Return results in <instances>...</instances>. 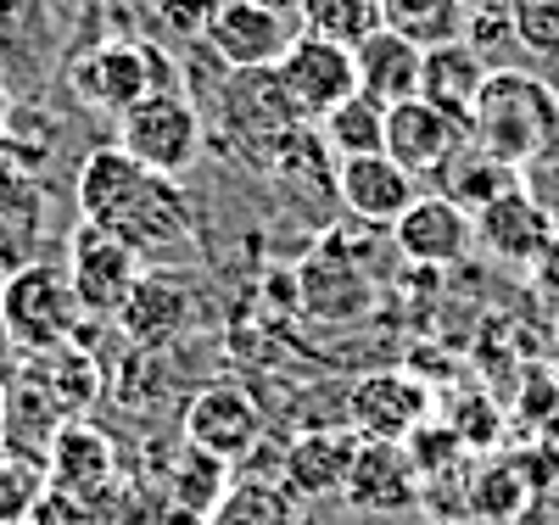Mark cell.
<instances>
[{"label":"cell","instance_id":"obj_1","mask_svg":"<svg viewBox=\"0 0 559 525\" xmlns=\"http://www.w3.org/2000/svg\"><path fill=\"white\" fill-rule=\"evenodd\" d=\"M73 202L84 224L112 229L118 241H129L140 258L179 247L197 229L191 196L179 190V179H163L152 168H140L123 146H96L79 163Z\"/></svg>","mask_w":559,"mask_h":525},{"label":"cell","instance_id":"obj_2","mask_svg":"<svg viewBox=\"0 0 559 525\" xmlns=\"http://www.w3.org/2000/svg\"><path fill=\"white\" fill-rule=\"evenodd\" d=\"M554 129H559V95L548 90V79L515 62L487 73L476 107H471V123H464L471 146H481L487 157L521 168V174L548 152Z\"/></svg>","mask_w":559,"mask_h":525},{"label":"cell","instance_id":"obj_3","mask_svg":"<svg viewBox=\"0 0 559 525\" xmlns=\"http://www.w3.org/2000/svg\"><path fill=\"white\" fill-rule=\"evenodd\" d=\"M0 336L17 353H45V347L84 336V308L73 297L62 263L28 258L0 279Z\"/></svg>","mask_w":559,"mask_h":525},{"label":"cell","instance_id":"obj_4","mask_svg":"<svg viewBox=\"0 0 559 525\" xmlns=\"http://www.w3.org/2000/svg\"><path fill=\"white\" fill-rule=\"evenodd\" d=\"M68 84L84 107L123 118L146 95L174 90V68L163 57V45H152V39H102L68 62Z\"/></svg>","mask_w":559,"mask_h":525},{"label":"cell","instance_id":"obj_5","mask_svg":"<svg viewBox=\"0 0 559 525\" xmlns=\"http://www.w3.org/2000/svg\"><path fill=\"white\" fill-rule=\"evenodd\" d=\"M118 146L163 179H179L202 163V146H207V123L197 112L191 95L179 90H163V95H146L140 107H129L118 118Z\"/></svg>","mask_w":559,"mask_h":525},{"label":"cell","instance_id":"obj_6","mask_svg":"<svg viewBox=\"0 0 559 525\" xmlns=\"http://www.w3.org/2000/svg\"><path fill=\"white\" fill-rule=\"evenodd\" d=\"M68 285L84 308V319H118V308L129 302L134 279H140V252L129 241H118L102 224H73L68 235Z\"/></svg>","mask_w":559,"mask_h":525},{"label":"cell","instance_id":"obj_7","mask_svg":"<svg viewBox=\"0 0 559 525\" xmlns=\"http://www.w3.org/2000/svg\"><path fill=\"white\" fill-rule=\"evenodd\" d=\"M437 414V392L408 369H369L347 386V431L364 442H408Z\"/></svg>","mask_w":559,"mask_h":525},{"label":"cell","instance_id":"obj_8","mask_svg":"<svg viewBox=\"0 0 559 525\" xmlns=\"http://www.w3.org/2000/svg\"><path fill=\"white\" fill-rule=\"evenodd\" d=\"M376 297H381L376 274L358 263V252L342 235H331V241L297 263V302L319 324H353L364 313H376Z\"/></svg>","mask_w":559,"mask_h":525},{"label":"cell","instance_id":"obj_9","mask_svg":"<svg viewBox=\"0 0 559 525\" xmlns=\"http://www.w3.org/2000/svg\"><path fill=\"white\" fill-rule=\"evenodd\" d=\"M274 73H280V84H286V95H292V107L302 112V118H324L331 107H342L347 95H358V73H353V51L347 45H336V39H319V34H292V45H286V57L274 62Z\"/></svg>","mask_w":559,"mask_h":525},{"label":"cell","instance_id":"obj_10","mask_svg":"<svg viewBox=\"0 0 559 525\" xmlns=\"http://www.w3.org/2000/svg\"><path fill=\"white\" fill-rule=\"evenodd\" d=\"M185 448H197L218 464H241L263 442V408L241 386H202L185 403Z\"/></svg>","mask_w":559,"mask_h":525},{"label":"cell","instance_id":"obj_11","mask_svg":"<svg viewBox=\"0 0 559 525\" xmlns=\"http://www.w3.org/2000/svg\"><path fill=\"white\" fill-rule=\"evenodd\" d=\"M297 123H308L286 84H280L274 68H247V73H229L224 79V129L241 140L247 157H263L280 134H292Z\"/></svg>","mask_w":559,"mask_h":525},{"label":"cell","instance_id":"obj_12","mask_svg":"<svg viewBox=\"0 0 559 525\" xmlns=\"http://www.w3.org/2000/svg\"><path fill=\"white\" fill-rule=\"evenodd\" d=\"M392 247L419 269H459L476 252V218L453 207L442 190H431V196H414L392 218Z\"/></svg>","mask_w":559,"mask_h":525},{"label":"cell","instance_id":"obj_13","mask_svg":"<svg viewBox=\"0 0 559 525\" xmlns=\"http://www.w3.org/2000/svg\"><path fill=\"white\" fill-rule=\"evenodd\" d=\"M554 241H559V224H554V213L532 196L526 184L509 190V196H498L492 207L476 213V247H481L492 263H503V269H532V263H543V258L554 252Z\"/></svg>","mask_w":559,"mask_h":525},{"label":"cell","instance_id":"obj_14","mask_svg":"<svg viewBox=\"0 0 559 525\" xmlns=\"http://www.w3.org/2000/svg\"><path fill=\"white\" fill-rule=\"evenodd\" d=\"M17 380H23L34 397H45V408H51L62 425L68 419H84L90 408H96V397L107 392V369H102V358L90 353L84 342L23 353V374Z\"/></svg>","mask_w":559,"mask_h":525},{"label":"cell","instance_id":"obj_15","mask_svg":"<svg viewBox=\"0 0 559 525\" xmlns=\"http://www.w3.org/2000/svg\"><path fill=\"white\" fill-rule=\"evenodd\" d=\"M358 431L347 425H313V431H297L280 453V487H286L297 503H319V498H342L347 469L358 458Z\"/></svg>","mask_w":559,"mask_h":525},{"label":"cell","instance_id":"obj_16","mask_svg":"<svg viewBox=\"0 0 559 525\" xmlns=\"http://www.w3.org/2000/svg\"><path fill=\"white\" fill-rule=\"evenodd\" d=\"M464 140H471L464 123L431 102H419V95L403 107H386V157L414 179H426V174L442 179V168L464 152Z\"/></svg>","mask_w":559,"mask_h":525},{"label":"cell","instance_id":"obj_17","mask_svg":"<svg viewBox=\"0 0 559 525\" xmlns=\"http://www.w3.org/2000/svg\"><path fill=\"white\" fill-rule=\"evenodd\" d=\"M45 469H51V503H73V514H79L84 503H96L118 481V453L84 419H68L51 437V448H45Z\"/></svg>","mask_w":559,"mask_h":525},{"label":"cell","instance_id":"obj_18","mask_svg":"<svg viewBox=\"0 0 559 525\" xmlns=\"http://www.w3.org/2000/svg\"><path fill=\"white\" fill-rule=\"evenodd\" d=\"M191 319H197L191 279H179V274H146V269H140L134 291H129V302L118 308L112 324L123 330L134 347L157 353V347H174L185 330H191Z\"/></svg>","mask_w":559,"mask_h":525},{"label":"cell","instance_id":"obj_19","mask_svg":"<svg viewBox=\"0 0 559 525\" xmlns=\"http://www.w3.org/2000/svg\"><path fill=\"white\" fill-rule=\"evenodd\" d=\"M292 17H274L252 0H224L213 28H207V51L229 68V73H247V68H274L292 45Z\"/></svg>","mask_w":559,"mask_h":525},{"label":"cell","instance_id":"obj_20","mask_svg":"<svg viewBox=\"0 0 559 525\" xmlns=\"http://www.w3.org/2000/svg\"><path fill=\"white\" fill-rule=\"evenodd\" d=\"M347 509L358 514H403L419 503V469L403 442H358V458L342 487Z\"/></svg>","mask_w":559,"mask_h":525},{"label":"cell","instance_id":"obj_21","mask_svg":"<svg viewBox=\"0 0 559 525\" xmlns=\"http://www.w3.org/2000/svg\"><path fill=\"white\" fill-rule=\"evenodd\" d=\"M419 196V179L403 174L386 152H369V157H347L336 163V202L369 224V229H392V218Z\"/></svg>","mask_w":559,"mask_h":525},{"label":"cell","instance_id":"obj_22","mask_svg":"<svg viewBox=\"0 0 559 525\" xmlns=\"http://www.w3.org/2000/svg\"><path fill=\"white\" fill-rule=\"evenodd\" d=\"M419 68L426 51L408 39H397L392 28H376L369 39L353 45V73H358V95H369L376 107H403L419 95Z\"/></svg>","mask_w":559,"mask_h":525},{"label":"cell","instance_id":"obj_23","mask_svg":"<svg viewBox=\"0 0 559 525\" xmlns=\"http://www.w3.org/2000/svg\"><path fill=\"white\" fill-rule=\"evenodd\" d=\"M487 73H492V62L476 51L471 39L437 45V51H426V68H419V102H431V107H442L448 118L471 123V107H476Z\"/></svg>","mask_w":559,"mask_h":525},{"label":"cell","instance_id":"obj_24","mask_svg":"<svg viewBox=\"0 0 559 525\" xmlns=\"http://www.w3.org/2000/svg\"><path fill=\"white\" fill-rule=\"evenodd\" d=\"M509 190H521V168L487 157L481 146H471V140H464V152L442 168V196H448L453 207H464L471 218H476L481 207H492L498 196H509Z\"/></svg>","mask_w":559,"mask_h":525},{"label":"cell","instance_id":"obj_25","mask_svg":"<svg viewBox=\"0 0 559 525\" xmlns=\"http://www.w3.org/2000/svg\"><path fill=\"white\" fill-rule=\"evenodd\" d=\"M319 140H324V152H331L336 163L386 152V107H376L369 95H347L342 107H331L319 118Z\"/></svg>","mask_w":559,"mask_h":525},{"label":"cell","instance_id":"obj_26","mask_svg":"<svg viewBox=\"0 0 559 525\" xmlns=\"http://www.w3.org/2000/svg\"><path fill=\"white\" fill-rule=\"evenodd\" d=\"M381 28L419 51H437V45L464 39V7L459 0H381Z\"/></svg>","mask_w":559,"mask_h":525},{"label":"cell","instance_id":"obj_27","mask_svg":"<svg viewBox=\"0 0 559 525\" xmlns=\"http://www.w3.org/2000/svg\"><path fill=\"white\" fill-rule=\"evenodd\" d=\"M45 492H51V469H45V453L17 448L0 437V525L34 520Z\"/></svg>","mask_w":559,"mask_h":525},{"label":"cell","instance_id":"obj_28","mask_svg":"<svg viewBox=\"0 0 559 525\" xmlns=\"http://www.w3.org/2000/svg\"><path fill=\"white\" fill-rule=\"evenodd\" d=\"M297 23L308 34L336 39V45H347V51H353L358 39H369V34L381 28V0H302Z\"/></svg>","mask_w":559,"mask_h":525},{"label":"cell","instance_id":"obj_29","mask_svg":"<svg viewBox=\"0 0 559 525\" xmlns=\"http://www.w3.org/2000/svg\"><path fill=\"white\" fill-rule=\"evenodd\" d=\"M464 503H471L476 520L503 525V520H515V514L532 503V481L521 475V464H487V469L471 475V492H464Z\"/></svg>","mask_w":559,"mask_h":525},{"label":"cell","instance_id":"obj_30","mask_svg":"<svg viewBox=\"0 0 559 525\" xmlns=\"http://www.w3.org/2000/svg\"><path fill=\"white\" fill-rule=\"evenodd\" d=\"M213 525H297V498L280 481H252L218 498Z\"/></svg>","mask_w":559,"mask_h":525},{"label":"cell","instance_id":"obj_31","mask_svg":"<svg viewBox=\"0 0 559 525\" xmlns=\"http://www.w3.org/2000/svg\"><path fill=\"white\" fill-rule=\"evenodd\" d=\"M503 17L526 57L559 62V0H503Z\"/></svg>","mask_w":559,"mask_h":525},{"label":"cell","instance_id":"obj_32","mask_svg":"<svg viewBox=\"0 0 559 525\" xmlns=\"http://www.w3.org/2000/svg\"><path fill=\"white\" fill-rule=\"evenodd\" d=\"M168 481H174V503H179V509L207 514V509H218V498H224L229 464H218V458H207V453H197V448H185Z\"/></svg>","mask_w":559,"mask_h":525},{"label":"cell","instance_id":"obj_33","mask_svg":"<svg viewBox=\"0 0 559 525\" xmlns=\"http://www.w3.org/2000/svg\"><path fill=\"white\" fill-rule=\"evenodd\" d=\"M224 0H152V12H157V28L179 45H191V39H207L213 17H218Z\"/></svg>","mask_w":559,"mask_h":525},{"label":"cell","instance_id":"obj_34","mask_svg":"<svg viewBox=\"0 0 559 525\" xmlns=\"http://www.w3.org/2000/svg\"><path fill=\"white\" fill-rule=\"evenodd\" d=\"M403 448H408V458H414L419 475H442V469H453V458L464 453L459 431H453V425H437V419L419 425V431H414Z\"/></svg>","mask_w":559,"mask_h":525},{"label":"cell","instance_id":"obj_35","mask_svg":"<svg viewBox=\"0 0 559 525\" xmlns=\"http://www.w3.org/2000/svg\"><path fill=\"white\" fill-rule=\"evenodd\" d=\"M252 7H263V12H274V17H292V23H297L302 0H252Z\"/></svg>","mask_w":559,"mask_h":525},{"label":"cell","instance_id":"obj_36","mask_svg":"<svg viewBox=\"0 0 559 525\" xmlns=\"http://www.w3.org/2000/svg\"><path fill=\"white\" fill-rule=\"evenodd\" d=\"M459 7H464V17H471V12H498L503 0H459Z\"/></svg>","mask_w":559,"mask_h":525},{"label":"cell","instance_id":"obj_37","mask_svg":"<svg viewBox=\"0 0 559 525\" xmlns=\"http://www.w3.org/2000/svg\"><path fill=\"white\" fill-rule=\"evenodd\" d=\"M7 112H12V95H7V84H0V129H7Z\"/></svg>","mask_w":559,"mask_h":525},{"label":"cell","instance_id":"obj_38","mask_svg":"<svg viewBox=\"0 0 559 525\" xmlns=\"http://www.w3.org/2000/svg\"><path fill=\"white\" fill-rule=\"evenodd\" d=\"M0 419H7V380H0Z\"/></svg>","mask_w":559,"mask_h":525},{"label":"cell","instance_id":"obj_39","mask_svg":"<svg viewBox=\"0 0 559 525\" xmlns=\"http://www.w3.org/2000/svg\"><path fill=\"white\" fill-rule=\"evenodd\" d=\"M548 258H554V263H559V241H554V252H548Z\"/></svg>","mask_w":559,"mask_h":525},{"label":"cell","instance_id":"obj_40","mask_svg":"<svg viewBox=\"0 0 559 525\" xmlns=\"http://www.w3.org/2000/svg\"><path fill=\"white\" fill-rule=\"evenodd\" d=\"M17 525H39V520H17Z\"/></svg>","mask_w":559,"mask_h":525},{"label":"cell","instance_id":"obj_41","mask_svg":"<svg viewBox=\"0 0 559 525\" xmlns=\"http://www.w3.org/2000/svg\"><path fill=\"white\" fill-rule=\"evenodd\" d=\"M0 279H7V263H0Z\"/></svg>","mask_w":559,"mask_h":525}]
</instances>
